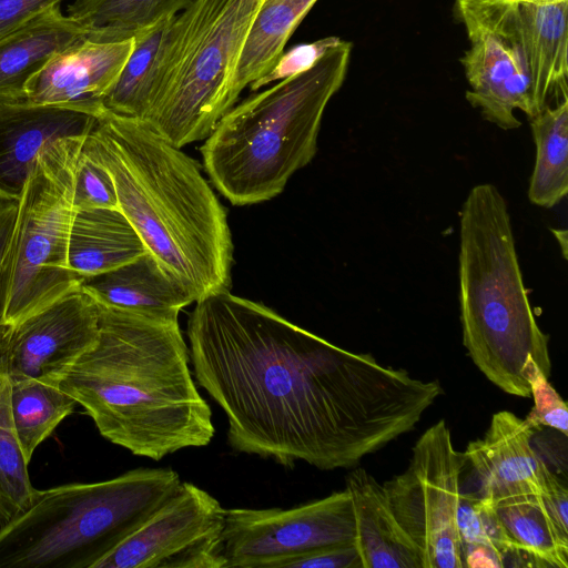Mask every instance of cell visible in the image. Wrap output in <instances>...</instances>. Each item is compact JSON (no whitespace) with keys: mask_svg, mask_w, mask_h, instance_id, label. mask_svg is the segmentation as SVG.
<instances>
[{"mask_svg":"<svg viewBox=\"0 0 568 568\" xmlns=\"http://www.w3.org/2000/svg\"><path fill=\"white\" fill-rule=\"evenodd\" d=\"M194 375L226 415L227 442L292 467L351 468L410 432L443 394L369 354L338 347L230 291L195 302Z\"/></svg>","mask_w":568,"mask_h":568,"instance_id":"obj_1","label":"cell"},{"mask_svg":"<svg viewBox=\"0 0 568 568\" xmlns=\"http://www.w3.org/2000/svg\"><path fill=\"white\" fill-rule=\"evenodd\" d=\"M99 310L95 342L50 382L84 408L105 439L133 455L160 460L209 445L212 412L191 376L178 322Z\"/></svg>","mask_w":568,"mask_h":568,"instance_id":"obj_2","label":"cell"},{"mask_svg":"<svg viewBox=\"0 0 568 568\" xmlns=\"http://www.w3.org/2000/svg\"><path fill=\"white\" fill-rule=\"evenodd\" d=\"M111 174L120 211L193 302L230 290L226 213L197 163L146 122L108 110L84 144Z\"/></svg>","mask_w":568,"mask_h":568,"instance_id":"obj_3","label":"cell"},{"mask_svg":"<svg viewBox=\"0 0 568 568\" xmlns=\"http://www.w3.org/2000/svg\"><path fill=\"white\" fill-rule=\"evenodd\" d=\"M458 280L473 363L503 392L530 397L534 374H551L549 336L529 303L507 203L494 184L475 185L462 205Z\"/></svg>","mask_w":568,"mask_h":568,"instance_id":"obj_4","label":"cell"},{"mask_svg":"<svg viewBox=\"0 0 568 568\" xmlns=\"http://www.w3.org/2000/svg\"><path fill=\"white\" fill-rule=\"evenodd\" d=\"M353 44L339 40L310 69L233 105L201 148L214 186L234 205L280 194L308 164L326 105L342 87Z\"/></svg>","mask_w":568,"mask_h":568,"instance_id":"obj_5","label":"cell"},{"mask_svg":"<svg viewBox=\"0 0 568 568\" xmlns=\"http://www.w3.org/2000/svg\"><path fill=\"white\" fill-rule=\"evenodd\" d=\"M181 481L170 468H139L103 481L37 489L30 505L0 527V568H93Z\"/></svg>","mask_w":568,"mask_h":568,"instance_id":"obj_6","label":"cell"},{"mask_svg":"<svg viewBox=\"0 0 568 568\" xmlns=\"http://www.w3.org/2000/svg\"><path fill=\"white\" fill-rule=\"evenodd\" d=\"M264 0H192L173 18L146 122L178 148L206 139L235 104L232 74Z\"/></svg>","mask_w":568,"mask_h":568,"instance_id":"obj_7","label":"cell"},{"mask_svg":"<svg viewBox=\"0 0 568 568\" xmlns=\"http://www.w3.org/2000/svg\"><path fill=\"white\" fill-rule=\"evenodd\" d=\"M87 136L59 139L48 146L17 201L2 323H18L80 287L82 280L68 266V244L75 172Z\"/></svg>","mask_w":568,"mask_h":568,"instance_id":"obj_8","label":"cell"},{"mask_svg":"<svg viewBox=\"0 0 568 568\" xmlns=\"http://www.w3.org/2000/svg\"><path fill=\"white\" fill-rule=\"evenodd\" d=\"M464 465L446 422L439 419L416 440L407 468L382 484L423 568H463L457 513Z\"/></svg>","mask_w":568,"mask_h":568,"instance_id":"obj_9","label":"cell"},{"mask_svg":"<svg viewBox=\"0 0 568 568\" xmlns=\"http://www.w3.org/2000/svg\"><path fill=\"white\" fill-rule=\"evenodd\" d=\"M469 48L460 63L467 101L503 130L518 129L515 111L538 114L530 91L524 31L516 0H456Z\"/></svg>","mask_w":568,"mask_h":568,"instance_id":"obj_10","label":"cell"},{"mask_svg":"<svg viewBox=\"0 0 568 568\" xmlns=\"http://www.w3.org/2000/svg\"><path fill=\"white\" fill-rule=\"evenodd\" d=\"M355 514L345 488L291 509H226L224 568H283L296 557L354 542Z\"/></svg>","mask_w":568,"mask_h":568,"instance_id":"obj_11","label":"cell"},{"mask_svg":"<svg viewBox=\"0 0 568 568\" xmlns=\"http://www.w3.org/2000/svg\"><path fill=\"white\" fill-rule=\"evenodd\" d=\"M225 514L207 491L181 481L164 505L93 568H224Z\"/></svg>","mask_w":568,"mask_h":568,"instance_id":"obj_12","label":"cell"},{"mask_svg":"<svg viewBox=\"0 0 568 568\" xmlns=\"http://www.w3.org/2000/svg\"><path fill=\"white\" fill-rule=\"evenodd\" d=\"M100 310L81 287L14 324H0V372L52 381L97 339Z\"/></svg>","mask_w":568,"mask_h":568,"instance_id":"obj_13","label":"cell"},{"mask_svg":"<svg viewBox=\"0 0 568 568\" xmlns=\"http://www.w3.org/2000/svg\"><path fill=\"white\" fill-rule=\"evenodd\" d=\"M536 429L511 412L493 415L481 438L462 453L478 483L477 496L488 505L547 490L558 478L532 446Z\"/></svg>","mask_w":568,"mask_h":568,"instance_id":"obj_14","label":"cell"},{"mask_svg":"<svg viewBox=\"0 0 568 568\" xmlns=\"http://www.w3.org/2000/svg\"><path fill=\"white\" fill-rule=\"evenodd\" d=\"M134 47V39L97 42L84 38L52 57L26 87L38 104L72 108L98 118L103 100Z\"/></svg>","mask_w":568,"mask_h":568,"instance_id":"obj_15","label":"cell"},{"mask_svg":"<svg viewBox=\"0 0 568 568\" xmlns=\"http://www.w3.org/2000/svg\"><path fill=\"white\" fill-rule=\"evenodd\" d=\"M97 118L28 100L0 101V202H17L39 155L63 138L87 136Z\"/></svg>","mask_w":568,"mask_h":568,"instance_id":"obj_16","label":"cell"},{"mask_svg":"<svg viewBox=\"0 0 568 568\" xmlns=\"http://www.w3.org/2000/svg\"><path fill=\"white\" fill-rule=\"evenodd\" d=\"M80 287L99 305L154 321L175 323L193 303L149 252L114 270L85 277Z\"/></svg>","mask_w":568,"mask_h":568,"instance_id":"obj_17","label":"cell"},{"mask_svg":"<svg viewBox=\"0 0 568 568\" xmlns=\"http://www.w3.org/2000/svg\"><path fill=\"white\" fill-rule=\"evenodd\" d=\"M537 112L567 99L568 0H516Z\"/></svg>","mask_w":568,"mask_h":568,"instance_id":"obj_18","label":"cell"},{"mask_svg":"<svg viewBox=\"0 0 568 568\" xmlns=\"http://www.w3.org/2000/svg\"><path fill=\"white\" fill-rule=\"evenodd\" d=\"M363 568H423L419 551L396 519L383 485L367 470L346 476Z\"/></svg>","mask_w":568,"mask_h":568,"instance_id":"obj_19","label":"cell"},{"mask_svg":"<svg viewBox=\"0 0 568 568\" xmlns=\"http://www.w3.org/2000/svg\"><path fill=\"white\" fill-rule=\"evenodd\" d=\"M85 38L60 4L0 39V101L26 99V87L57 53Z\"/></svg>","mask_w":568,"mask_h":568,"instance_id":"obj_20","label":"cell"},{"mask_svg":"<svg viewBox=\"0 0 568 568\" xmlns=\"http://www.w3.org/2000/svg\"><path fill=\"white\" fill-rule=\"evenodd\" d=\"M146 252L120 209H74L68 266L81 280L114 270Z\"/></svg>","mask_w":568,"mask_h":568,"instance_id":"obj_21","label":"cell"},{"mask_svg":"<svg viewBox=\"0 0 568 568\" xmlns=\"http://www.w3.org/2000/svg\"><path fill=\"white\" fill-rule=\"evenodd\" d=\"M491 506L513 542L504 567L568 568V534L550 517L539 495L509 497Z\"/></svg>","mask_w":568,"mask_h":568,"instance_id":"obj_22","label":"cell"},{"mask_svg":"<svg viewBox=\"0 0 568 568\" xmlns=\"http://www.w3.org/2000/svg\"><path fill=\"white\" fill-rule=\"evenodd\" d=\"M317 0H264L243 42L231 80L236 102L243 89L267 74Z\"/></svg>","mask_w":568,"mask_h":568,"instance_id":"obj_23","label":"cell"},{"mask_svg":"<svg viewBox=\"0 0 568 568\" xmlns=\"http://www.w3.org/2000/svg\"><path fill=\"white\" fill-rule=\"evenodd\" d=\"M192 0H75L67 14L97 42H118L150 31L183 11Z\"/></svg>","mask_w":568,"mask_h":568,"instance_id":"obj_24","label":"cell"},{"mask_svg":"<svg viewBox=\"0 0 568 568\" xmlns=\"http://www.w3.org/2000/svg\"><path fill=\"white\" fill-rule=\"evenodd\" d=\"M172 20L134 39L132 52L103 100L105 110L145 120L159 90Z\"/></svg>","mask_w":568,"mask_h":568,"instance_id":"obj_25","label":"cell"},{"mask_svg":"<svg viewBox=\"0 0 568 568\" xmlns=\"http://www.w3.org/2000/svg\"><path fill=\"white\" fill-rule=\"evenodd\" d=\"M529 121L536 160L528 199L535 205L551 209L568 191V98L546 106Z\"/></svg>","mask_w":568,"mask_h":568,"instance_id":"obj_26","label":"cell"},{"mask_svg":"<svg viewBox=\"0 0 568 568\" xmlns=\"http://www.w3.org/2000/svg\"><path fill=\"white\" fill-rule=\"evenodd\" d=\"M77 402L55 384L41 379L10 381L12 425L30 463L38 446L73 412Z\"/></svg>","mask_w":568,"mask_h":568,"instance_id":"obj_27","label":"cell"},{"mask_svg":"<svg viewBox=\"0 0 568 568\" xmlns=\"http://www.w3.org/2000/svg\"><path fill=\"white\" fill-rule=\"evenodd\" d=\"M28 466L12 425L10 379L0 372V527L21 514L33 499L37 489L31 484Z\"/></svg>","mask_w":568,"mask_h":568,"instance_id":"obj_28","label":"cell"},{"mask_svg":"<svg viewBox=\"0 0 568 568\" xmlns=\"http://www.w3.org/2000/svg\"><path fill=\"white\" fill-rule=\"evenodd\" d=\"M457 528L462 545L485 544L496 548L503 561L513 550V542L506 534L494 506L477 495L462 493L457 513Z\"/></svg>","mask_w":568,"mask_h":568,"instance_id":"obj_29","label":"cell"},{"mask_svg":"<svg viewBox=\"0 0 568 568\" xmlns=\"http://www.w3.org/2000/svg\"><path fill=\"white\" fill-rule=\"evenodd\" d=\"M73 206L78 209H119L110 172L82 148L74 183Z\"/></svg>","mask_w":568,"mask_h":568,"instance_id":"obj_30","label":"cell"},{"mask_svg":"<svg viewBox=\"0 0 568 568\" xmlns=\"http://www.w3.org/2000/svg\"><path fill=\"white\" fill-rule=\"evenodd\" d=\"M530 396H532L534 406L525 419L536 430L545 426L567 436V404L540 371L536 372L530 379Z\"/></svg>","mask_w":568,"mask_h":568,"instance_id":"obj_31","label":"cell"},{"mask_svg":"<svg viewBox=\"0 0 568 568\" xmlns=\"http://www.w3.org/2000/svg\"><path fill=\"white\" fill-rule=\"evenodd\" d=\"M341 38L338 37H327L293 47L281 55L277 63L267 74L250 85L251 90L256 91L274 81L283 80L310 69Z\"/></svg>","mask_w":568,"mask_h":568,"instance_id":"obj_32","label":"cell"},{"mask_svg":"<svg viewBox=\"0 0 568 568\" xmlns=\"http://www.w3.org/2000/svg\"><path fill=\"white\" fill-rule=\"evenodd\" d=\"M283 568H363L358 548L354 542L325 547L293 558Z\"/></svg>","mask_w":568,"mask_h":568,"instance_id":"obj_33","label":"cell"},{"mask_svg":"<svg viewBox=\"0 0 568 568\" xmlns=\"http://www.w3.org/2000/svg\"><path fill=\"white\" fill-rule=\"evenodd\" d=\"M62 0H0V39Z\"/></svg>","mask_w":568,"mask_h":568,"instance_id":"obj_34","label":"cell"},{"mask_svg":"<svg viewBox=\"0 0 568 568\" xmlns=\"http://www.w3.org/2000/svg\"><path fill=\"white\" fill-rule=\"evenodd\" d=\"M17 214V202H0V324L4 305V267Z\"/></svg>","mask_w":568,"mask_h":568,"instance_id":"obj_35","label":"cell"},{"mask_svg":"<svg viewBox=\"0 0 568 568\" xmlns=\"http://www.w3.org/2000/svg\"><path fill=\"white\" fill-rule=\"evenodd\" d=\"M545 508L557 526L568 534V489L567 486L557 478L551 486L539 494Z\"/></svg>","mask_w":568,"mask_h":568,"instance_id":"obj_36","label":"cell"},{"mask_svg":"<svg viewBox=\"0 0 568 568\" xmlns=\"http://www.w3.org/2000/svg\"><path fill=\"white\" fill-rule=\"evenodd\" d=\"M463 568H504L500 552L485 544L462 545Z\"/></svg>","mask_w":568,"mask_h":568,"instance_id":"obj_37","label":"cell"}]
</instances>
